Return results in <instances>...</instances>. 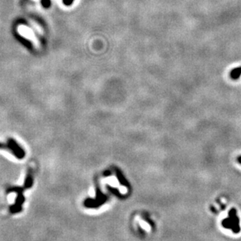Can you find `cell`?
I'll return each instance as SVG.
<instances>
[{
	"label": "cell",
	"instance_id": "1",
	"mask_svg": "<svg viewBox=\"0 0 241 241\" xmlns=\"http://www.w3.org/2000/svg\"><path fill=\"white\" fill-rule=\"evenodd\" d=\"M0 149L7 150L8 152H10L13 155L17 157V158L18 159H22L25 156V153H24L23 148L12 138H10L8 139L7 144L0 143Z\"/></svg>",
	"mask_w": 241,
	"mask_h": 241
},
{
	"label": "cell",
	"instance_id": "2",
	"mask_svg": "<svg viewBox=\"0 0 241 241\" xmlns=\"http://www.w3.org/2000/svg\"><path fill=\"white\" fill-rule=\"evenodd\" d=\"M229 75H230V78L233 80L238 79L240 77V75H241V66L240 67H236V68H234V69L232 70L230 72V74H229Z\"/></svg>",
	"mask_w": 241,
	"mask_h": 241
},
{
	"label": "cell",
	"instance_id": "3",
	"mask_svg": "<svg viewBox=\"0 0 241 241\" xmlns=\"http://www.w3.org/2000/svg\"><path fill=\"white\" fill-rule=\"evenodd\" d=\"M31 185H32V175H31V171H29L27 175V178H26L25 186L26 187H30Z\"/></svg>",
	"mask_w": 241,
	"mask_h": 241
},
{
	"label": "cell",
	"instance_id": "4",
	"mask_svg": "<svg viewBox=\"0 0 241 241\" xmlns=\"http://www.w3.org/2000/svg\"><path fill=\"white\" fill-rule=\"evenodd\" d=\"M42 6L45 8H49L50 6L51 3H50V0H42Z\"/></svg>",
	"mask_w": 241,
	"mask_h": 241
},
{
	"label": "cell",
	"instance_id": "5",
	"mask_svg": "<svg viewBox=\"0 0 241 241\" xmlns=\"http://www.w3.org/2000/svg\"><path fill=\"white\" fill-rule=\"evenodd\" d=\"M64 4H65L66 6H70L73 3V0H64Z\"/></svg>",
	"mask_w": 241,
	"mask_h": 241
},
{
	"label": "cell",
	"instance_id": "6",
	"mask_svg": "<svg viewBox=\"0 0 241 241\" xmlns=\"http://www.w3.org/2000/svg\"><path fill=\"white\" fill-rule=\"evenodd\" d=\"M237 161H238V162L240 164H241V156H239L238 157H237Z\"/></svg>",
	"mask_w": 241,
	"mask_h": 241
}]
</instances>
